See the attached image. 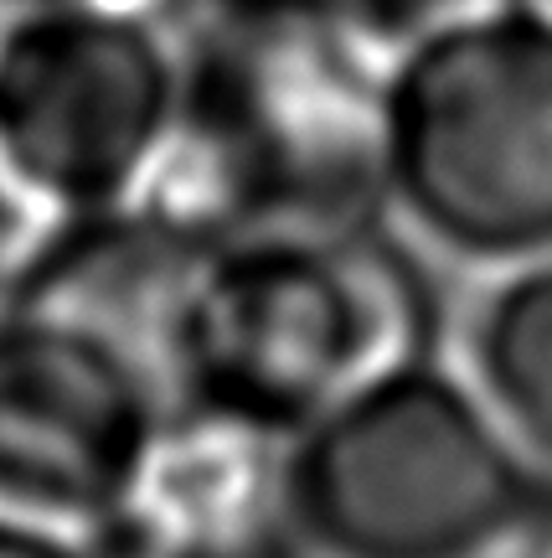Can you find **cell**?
Segmentation results:
<instances>
[{
	"label": "cell",
	"instance_id": "9c48e42d",
	"mask_svg": "<svg viewBox=\"0 0 552 558\" xmlns=\"http://www.w3.org/2000/svg\"><path fill=\"white\" fill-rule=\"evenodd\" d=\"M0 558H99L88 533L52 527V522L21 518L0 507Z\"/></svg>",
	"mask_w": 552,
	"mask_h": 558
},
{
	"label": "cell",
	"instance_id": "52a82bcc",
	"mask_svg": "<svg viewBox=\"0 0 552 558\" xmlns=\"http://www.w3.org/2000/svg\"><path fill=\"white\" fill-rule=\"evenodd\" d=\"M88 538L99 558H299L284 439L171 409L135 486Z\"/></svg>",
	"mask_w": 552,
	"mask_h": 558
},
{
	"label": "cell",
	"instance_id": "ba28073f",
	"mask_svg": "<svg viewBox=\"0 0 552 558\" xmlns=\"http://www.w3.org/2000/svg\"><path fill=\"white\" fill-rule=\"evenodd\" d=\"M454 367L552 476V254L480 275Z\"/></svg>",
	"mask_w": 552,
	"mask_h": 558
},
{
	"label": "cell",
	"instance_id": "8992f818",
	"mask_svg": "<svg viewBox=\"0 0 552 558\" xmlns=\"http://www.w3.org/2000/svg\"><path fill=\"white\" fill-rule=\"evenodd\" d=\"M171 418L150 352L47 305H0V507L94 533Z\"/></svg>",
	"mask_w": 552,
	"mask_h": 558
},
{
	"label": "cell",
	"instance_id": "3957f363",
	"mask_svg": "<svg viewBox=\"0 0 552 558\" xmlns=\"http://www.w3.org/2000/svg\"><path fill=\"white\" fill-rule=\"evenodd\" d=\"M181 120L150 207L181 239L388 222L382 68L335 37H176Z\"/></svg>",
	"mask_w": 552,
	"mask_h": 558
},
{
	"label": "cell",
	"instance_id": "7a4b0ae2",
	"mask_svg": "<svg viewBox=\"0 0 552 558\" xmlns=\"http://www.w3.org/2000/svg\"><path fill=\"white\" fill-rule=\"evenodd\" d=\"M299 558L552 554V476L429 352L361 383L284 445Z\"/></svg>",
	"mask_w": 552,
	"mask_h": 558
},
{
	"label": "cell",
	"instance_id": "6da1fadb",
	"mask_svg": "<svg viewBox=\"0 0 552 558\" xmlns=\"http://www.w3.org/2000/svg\"><path fill=\"white\" fill-rule=\"evenodd\" d=\"M424 248L393 222L197 248L160 326L171 409L290 439L361 383L439 352Z\"/></svg>",
	"mask_w": 552,
	"mask_h": 558
},
{
	"label": "cell",
	"instance_id": "277c9868",
	"mask_svg": "<svg viewBox=\"0 0 552 558\" xmlns=\"http://www.w3.org/2000/svg\"><path fill=\"white\" fill-rule=\"evenodd\" d=\"M388 222L470 275L552 254V11L480 0L382 78Z\"/></svg>",
	"mask_w": 552,
	"mask_h": 558
},
{
	"label": "cell",
	"instance_id": "30bf717a",
	"mask_svg": "<svg viewBox=\"0 0 552 558\" xmlns=\"http://www.w3.org/2000/svg\"><path fill=\"white\" fill-rule=\"evenodd\" d=\"M37 233H41V213L16 192V181L0 171V305L11 295V284H16Z\"/></svg>",
	"mask_w": 552,
	"mask_h": 558
},
{
	"label": "cell",
	"instance_id": "8fae6325",
	"mask_svg": "<svg viewBox=\"0 0 552 558\" xmlns=\"http://www.w3.org/2000/svg\"><path fill=\"white\" fill-rule=\"evenodd\" d=\"M32 5H58V0H0V16L5 11H32Z\"/></svg>",
	"mask_w": 552,
	"mask_h": 558
},
{
	"label": "cell",
	"instance_id": "5b68a950",
	"mask_svg": "<svg viewBox=\"0 0 552 558\" xmlns=\"http://www.w3.org/2000/svg\"><path fill=\"white\" fill-rule=\"evenodd\" d=\"M181 120V41L156 0H58L0 16V171L41 213L135 207Z\"/></svg>",
	"mask_w": 552,
	"mask_h": 558
},
{
	"label": "cell",
	"instance_id": "7c38bea8",
	"mask_svg": "<svg viewBox=\"0 0 552 558\" xmlns=\"http://www.w3.org/2000/svg\"><path fill=\"white\" fill-rule=\"evenodd\" d=\"M542 5H548V11H552V0H542Z\"/></svg>",
	"mask_w": 552,
	"mask_h": 558
}]
</instances>
